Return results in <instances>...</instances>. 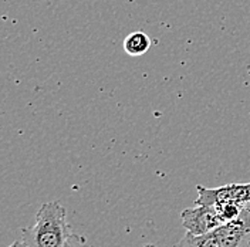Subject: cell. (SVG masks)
I'll return each mask as SVG.
<instances>
[{
    "mask_svg": "<svg viewBox=\"0 0 250 247\" xmlns=\"http://www.w3.org/2000/svg\"><path fill=\"white\" fill-rule=\"evenodd\" d=\"M67 213L59 202L42 205L31 227L21 229V240L27 247H60L71 236Z\"/></svg>",
    "mask_w": 250,
    "mask_h": 247,
    "instance_id": "obj_1",
    "label": "cell"
},
{
    "mask_svg": "<svg viewBox=\"0 0 250 247\" xmlns=\"http://www.w3.org/2000/svg\"><path fill=\"white\" fill-rule=\"evenodd\" d=\"M198 199L196 205L219 206L223 203H250V182L249 184H232L215 189H209L202 185L196 186Z\"/></svg>",
    "mask_w": 250,
    "mask_h": 247,
    "instance_id": "obj_2",
    "label": "cell"
},
{
    "mask_svg": "<svg viewBox=\"0 0 250 247\" xmlns=\"http://www.w3.org/2000/svg\"><path fill=\"white\" fill-rule=\"evenodd\" d=\"M182 226L193 236H202L212 232L225 222L219 215L216 206L198 205L196 207H188L181 213Z\"/></svg>",
    "mask_w": 250,
    "mask_h": 247,
    "instance_id": "obj_3",
    "label": "cell"
},
{
    "mask_svg": "<svg viewBox=\"0 0 250 247\" xmlns=\"http://www.w3.org/2000/svg\"><path fill=\"white\" fill-rule=\"evenodd\" d=\"M179 247H229L223 237L220 236L218 227L212 232L202 234V236H193L190 233L185 234V237L181 240Z\"/></svg>",
    "mask_w": 250,
    "mask_h": 247,
    "instance_id": "obj_4",
    "label": "cell"
},
{
    "mask_svg": "<svg viewBox=\"0 0 250 247\" xmlns=\"http://www.w3.org/2000/svg\"><path fill=\"white\" fill-rule=\"evenodd\" d=\"M123 47L126 54L132 57H138L145 54L151 48V39L144 31H134L125 37Z\"/></svg>",
    "mask_w": 250,
    "mask_h": 247,
    "instance_id": "obj_5",
    "label": "cell"
},
{
    "mask_svg": "<svg viewBox=\"0 0 250 247\" xmlns=\"http://www.w3.org/2000/svg\"><path fill=\"white\" fill-rule=\"evenodd\" d=\"M245 206L246 205H239V203H223V205L216 206V209H218L220 217L223 219V222L228 223V222L237 219Z\"/></svg>",
    "mask_w": 250,
    "mask_h": 247,
    "instance_id": "obj_6",
    "label": "cell"
},
{
    "mask_svg": "<svg viewBox=\"0 0 250 247\" xmlns=\"http://www.w3.org/2000/svg\"><path fill=\"white\" fill-rule=\"evenodd\" d=\"M60 247H90V245L87 243V240L84 237L71 233V236Z\"/></svg>",
    "mask_w": 250,
    "mask_h": 247,
    "instance_id": "obj_7",
    "label": "cell"
},
{
    "mask_svg": "<svg viewBox=\"0 0 250 247\" xmlns=\"http://www.w3.org/2000/svg\"><path fill=\"white\" fill-rule=\"evenodd\" d=\"M9 247H27V246H26V243H24L23 240H21V242H19V240H17V242H15V243H12Z\"/></svg>",
    "mask_w": 250,
    "mask_h": 247,
    "instance_id": "obj_8",
    "label": "cell"
},
{
    "mask_svg": "<svg viewBox=\"0 0 250 247\" xmlns=\"http://www.w3.org/2000/svg\"><path fill=\"white\" fill-rule=\"evenodd\" d=\"M145 247H158V246H155V245H146Z\"/></svg>",
    "mask_w": 250,
    "mask_h": 247,
    "instance_id": "obj_9",
    "label": "cell"
}]
</instances>
